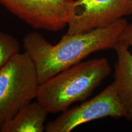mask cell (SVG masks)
Returning <instances> with one entry per match:
<instances>
[{"label":"cell","instance_id":"2","mask_svg":"<svg viewBox=\"0 0 132 132\" xmlns=\"http://www.w3.org/2000/svg\"><path fill=\"white\" fill-rule=\"evenodd\" d=\"M111 70L105 57L80 62L40 84L36 98L48 113L63 112L88 98Z\"/></svg>","mask_w":132,"mask_h":132},{"label":"cell","instance_id":"10","mask_svg":"<svg viewBox=\"0 0 132 132\" xmlns=\"http://www.w3.org/2000/svg\"><path fill=\"white\" fill-rule=\"evenodd\" d=\"M119 41L132 47V23H128L120 36Z\"/></svg>","mask_w":132,"mask_h":132},{"label":"cell","instance_id":"3","mask_svg":"<svg viewBox=\"0 0 132 132\" xmlns=\"http://www.w3.org/2000/svg\"><path fill=\"white\" fill-rule=\"evenodd\" d=\"M39 86L35 65L25 52L0 70V128L37 97Z\"/></svg>","mask_w":132,"mask_h":132},{"label":"cell","instance_id":"8","mask_svg":"<svg viewBox=\"0 0 132 132\" xmlns=\"http://www.w3.org/2000/svg\"><path fill=\"white\" fill-rule=\"evenodd\" d=\"M49 113L39 101L26 104L0 128L1 132H42Z\"/></svg>","mask_w":132,"mask_h":132},{"label":"cell","instance_id":"6","mask_svg":"<svg viewBox=\"0 0 132 132\" xmlns=\"http://www.w3.org/2000/svg\"><path fill=\"white\" fill-rule=\"evenodd\" d=\"M131 14V0H76L66 34L106 27Z\"/></svg>","mask_w":132,"mask_h":132},{"label":"cell","instance_id":"11","mask_svg":"<svg viewBox=\"0 0 132 132\" xmlns=\"http://www.w3.org/2000/svg\"><path fill=\"white\" fill-rule=\"evenodd\" d=\"M131 2H132V0H131Z\"/></svg>","mask_w":132,"mask_h":132},{"label":"cell","instance_id":"1","mask_svg":"<svg viewBox=\"0 0 132 132\" xmlns=\"http://www.w3.org/2000/svg\"><path fill=\"white\" fill-rule=\"evenodd\" d=\"M127 24L123 18L105 28L72 35L65 34L56 45L39 33L31 32L24 37L23 45L35 65L42 84L93 53L114 48Z\"/></svg>","mask_w":132,"mask_h":132},{"label":"cell","instance_id":"7","mask_svg":"<svg viewBox=\"0 0 132 132\" xmlns=\"http://www.w3.org/2000/svg\"><path fill=\"white\" fill-rule=\"evenodd\" d=\"M114 49L117 54L114 82L126 113L125 118L132 122V53L129 47L119 40Z\"/></svg>","mask_w":132,"mask_h":132},{"label":"cell","instance_id":"9","mask_svg":"<svg viewBox=\"0 0 132 132\" xmlns=\"http://www.w3.org/2000/svg\"><path fill=\"white\" fill-rule=\"evenodd\" d=\"M20 50V44L15 38L0 31V70Z\"/></svg>","mask_w":132,"mask_h":132},{"label":"cell","instance_id":"4","mask_svg":"<svg viewBox=\"0 0 132 132\" xmlns=\"http://www.w3.org/2000/svg\"><path fill=\"white\" fill-rule=\"evenodd\" d=\"M106 117L126 118L114 82L93 98L62 112L58 118L48 122L47 132H70L79 125Z\"/></svg>","mask_w":132,"mask_h":132},{"label":"cell","instance_id":"5","mask_svg":"<svg viewBox=\"0 0 132 132\" xmlns=\"http://www.w3.org/2000/svg\"><path fill=\"white\" fill-rule=\"evenodd\" d=\"M75 0H0V4L35 29L57 32L67 27Z\"/></svg>","mask_w":132,"mask_h":132}]
</instances>
